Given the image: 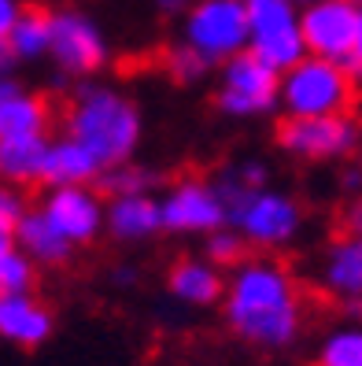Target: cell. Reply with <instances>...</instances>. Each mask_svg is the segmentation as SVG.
I'll list each match as a JSON object with an SVG mask.
<instances>
[{
	"mask_svg": "<svg viewBox=\"0 0 362 366\" xmlns=\"http://www.w3.org/2000/svg\"><path fill=\"white\" fill-rule=\"evenodd\" d=\"M222 315H226V326L244 344L263 352L288 348L303 326L300 289H296L292 274L281 263H270V259H248L233 267Z\"/></svg>",
	"mask_w": 362,
	"mask_h": 366,
	"instance_id": "cell-1",
	"label": "cell"
},
{
	"mask_svg": "<svg viewBox=\"0 0 362 366\" xmlns=\"http://www.w3.org/2000/svg\"><path fill=\"white\" fill-rule=\"evenodd\" d=\"M67 134L81 141L104 167L130 163L144 134L141 107L115 85L85 81L74 89L67 107Z\"/></svg>",
	"mask_w": 362,
	"mask_h": 366,
	"instance_id": "cell-2",
	"label": "cell"
},
{
	"mask_svg": "<svg viewBox=\"0 0 362 366\" xmlns=\"http://www.w3.org/2000/svg\"><path fill=\"white\" fill-rule=\"evenodd\" d=\"M355 100V74L348 63L307 56L281 74V112L285 119H322L344 115Z\"/></svg>",
	"mask_w": 362,
	"mask_h": 366,
	"instance_id": "cell-3",
	"label": "cell"
},
{
	"mask_svg": "<svg viewBox=\"0 0 362 366\" xmlns=\"http://www.w3.org/2000/svg\"><path fill=\"white\" fill-rule=\"evenodd\" d=\"M181 41L203 52L215 67L248 52L251 23L244 0H196L181 15Z\"/></svg>",
	"mask_w": 362,
	"mask_h": 366,
	"instance_id": "cell-4",
	"label": "cell"
},
{
	"mask_svg": "<svg viewBox=\"0 0 362 366\" xmlns=\"http://www.w3.org/2000/svg\"><path fill=\"white\" fill-rule=\"evenodd\" d=\"M218 112L229 119H259L281 107V71H273L255 52H241L229 63H222L218 93H215Z\"/></svg>",
	"mask_w": 362,
	"mask_h": 366,
	"instance_id": "cell-5",
	"label": "cell"
},
{
	"mask_svg": "<svg viewBox=\"0 0 362 366\" xmlns=\"http://www.w3.org/2000/svg\"><path fill=\"white\" fill-rule=\"evenodd\" d=\"M244 4H248V23H251L248 52H255L281 74L296 67L300 59H307L300 4H292V0H244Z\"/></svg>",
	"mask_w": 362,
	"mask_h": 366,
	"instance_id": "cell-6",
	"label": "cell"
},
{
	"mask_svg": "<svg viewBox=\"0 0 362 366\" xmlns=\"http://www.w3.org/2000/svg\"><path fill=\"white\" fill-rule=\"evenodd\" d=\"M278 148L292 159L307 163H336L362 148V126L351 112L322 115V119H281Z\"/></svg>",
	"mask_w": 362,
	"mask_h": 366,
	"instance_id": "cell-7",
	"label": "cell"
},
{
	"mask_svg": "<svg viewBox=\"0 0 362 366\" xmlns=\"http://www.w3.org/2000/svg\"><path fill=\"white\" fill-rule=\"evenodd\" d=\"M49 59L59 74L67 78H89L108 63V37L85 11H52V45Z\"/></svg>",
	"mask_w": 362,
	"mask_h": 366,
	"instance_id": "cell-8",
	"label": "cell"
},
{
	"mask_svg": "<svg viewBox=\"0 0 362 366\" xmlns=\"http://www.w3.org/2000/svg\"><path fill=\"white\" fill-rule=\"evenodd\" d=\"M358 8L362 0H318L300 8L307 56L348 63L358 49Z\"/></svg>",
	"mask_w": 362,
	"mask_h": 366,
	"instance_id": "cell-9",
	"label": "cell"
},
{
	"mask_svg": "<svg viewBox=\"0 0 362 366\" xmlns=\"http://www.w3.org/2000/svg\"><path fill=\"white\" fill-rule=\"evenodd\" d=\"M159 207H163V229L166 233H200V237H211L215 229L229 226V214H226V204L218 197L215 182H203V178H181L174 182L163 197H159Z\"/></svg>",
	"mask_w": 362,
	"mask_h": 366,
	"instance_id": "cell-10",
	"label": "cell"
},
{
	"mask_svg": "<svg viewBox=\"0 0 362 366\" xmlns=\"http://www.w3.org/2000/svg\"><path fill=\"white\" fill-rule=\"evenodd\" d=\"M303 226V211L281 189H259L241 211L233 229L244 233V241L255 248H288Z\"/></svg>",
	"mask_w": 362,
	"mask_h": 366,
	"instance_id": "cell-11",
	"label": "cell"
},
{
	"mask_svg": "<svg viewBox=\"0 0 362 366\" xmlns=\"http://www.w3.org/2000/svg\"><path fill=\"white\" fill-rule=\"evenodd\" d=\"M52 219V226L74 244H89L108 229V204L100 200L93 185H59L49 189L37 204Z\"/></svg>",
	"mask_w": 362,
	"mask_h": 366,
	"instance_id": "cell-12",
	"label": "cell"
},
{
	"mask_svg": "<svg viewBox=\"0 0 362 366\" xmlns=\"http://www.w3.org/2000/svg\"><path fill=\"white\" fill-rule=\"evenodd\" d=\"M56 330L52 311L34 292H0V337L15 348H41Z\"/></svg>",
	"mask_w": 362,
	"mask_h": 366,
	"instance_id": "cell-13",
	"label": "cell"
},
{
	"mask_svg": "<svg viewBox=\"0 0 362 366\" xmlns=\"http://www.w3.org/2000/svg\"><path fill=\"white\" fill-rule=\"evenodd\" d=\"M226 277L222 267H215L203 255V259H178L166 270V289L170 296L185 307H215L218 300H226Z\"/></svg>",
	"mask_w": 362,
	"mask_h": 366,
	"instance_id": "cell-14",
	"label": "cell"
},
{
	"mask_svg": "<svg viewBox=\"0 0 362 366\" xmlns=\"http://www.w3.org/2000/svg\"><path fill=\"white\" fill-rule=\"evenodd\" d=\"M49 137V104L19 81H0V141Z\"/></svg>",
	"mask_w": 362,
	"mask_h": 366,
	"instance_id": "cell-15",
	"label": "cell"
},
{
	"mask_svg": "<svg viewBox=\"0 0 362 366\" xmlns=\"http://www.w3.org/2000/svg\"><path fill=\"white\" fill-rule=\"evenodd\" d=\"M163 229V207L152 192H137V197H111L108 204V233L119 244H141L152 241Z\"/></svg>",
	"mask_w": 362,
	"mask_h": 366,
	"instance_id": "cell-16",
	"label": "cell"
},
{
	"mask_svg": "<svg viewBox=\"0 0 362 366\" xmlns=\"http://www.w3.org/2000/svg\"><path fill=\"white\" fill-rule=\"evenodd\" d=\"M322 285L329 296L344 304H362V237L348 233L329 244L326 263H322Z\"/></svg>",
	"mask_w": 362,
	"mask_h": 366,
	"instance_id": "cell-17",
	"label": "cell"
},
{
	"mask_svg": "<svg viewBox=\"0 0 362 366\" xmlns=\"http://www.w3.org/2000/svg\"><path fill=\"white\" fill-rule=\"evenodd\" d=\"M104 174V163L85 148L81 141H74L71 134H63L49 144V156H45V182L49 189H59V185H89V182H100Z\"/></svg>",
	"mask_w": 362,
	"mask_h": 366,
	"instance_id": "cell-18",
	"label": "cell"
},
{
	"mask_svg": "<svg viewBox=\"0 0 362 366\" xmlns=\"http://www.w3.org/2000/svg\"><path fill=\"white\" fill-rule=\"evenodd\" d=\"M11 241L23 248L37 267H67L71 255H74V248H78L74 241H67V237L52 226V219H49L41 207H34L26 219L15 226Z\"/></svg>",
	"mask_w": 362,
	"mask_h": 366,
	"instance_id": "cell-19",
	"label": "cell"
},
{
	"mask_svg": "<svg viewBox=\"0 0 362 366\" xmlns=\"http://www.w3.org/2000/svg\"><path fill=\"white\" fill-rule=\"evenodd\" d=\"M0 45H4V67L15 63H30V59H41L49 56V45H52V15L37 11V8H26L23 19L0 37Z\"/></svg>",
	"mask_w": 362,
	"mask_h": 366,
	"instance_id": "cell-20",
	"label": "cell"
},
{
	"mask_svg": "<svg viewBox=\"0 0 362 366\" xmlns=\"http://www.w3.org/2000/svg\"><path fill=\"white\" fill-rule=\"evenodd\" d=\"M49 137H15L0 141V174L11 185H37L45 174V156H49Z\"/></svg>",
	"mask_w": 362,
	"mask_h": 366,
	"instance_id": "cell-21",
	"label": "cell"
},
{
	"mask_svg": "<svg viewBox=\"0 0 362 366\" xmlns=\"http://www.w3.org/2000/svg\"><path fill=\"white\" fill-rule=\"evenodd\" d=\"M34 277H37V263L11 237H0V292H30Z\"/></svg>",
	"mask_w": 362,
	"mask_h": 366,
	"instance_id": "cell-22",
	"label": "cell"
},
{
	"mask_svg": "<svg viewBox=\"0 0 362 366\" xmlns=\"http://www.w3.org/2000/svg\"><path fill=\"white\" fill-rule=\"evenodd\" d=\"M215 67L203 52H196L193 45H185V41H178V45H170L166 56H163V71L174 78L178 85H200L207 78V71Z\"/></svg>",
	"mask_w": 362,
	"mask_h": 366,
	"instance_id": "cell-23",
	"label": "cell"
},
{
	"mask_svg": "<svg viewBox=\"0 0 362 366\" xmlns=\"http://www.w3.org/2000/svg\"><path fill=\"white\" fill-rule=\"evenodd\" d=\"M322 366H362V326H340L326 333L322 348H318Z\"/></svg>",
	"mask_w": 362,
	"mask_h": 366,
	"instance_id": "cell-24",
	"label": "cell"
},
{
	"mask_svg": "<svg viewBox=\"0 0 362 366\" xmlns=\"http://www.w3.org/2000/svg\"><path fill=\"white\" fill-rule=\"evenodd\" d=\"M152 185H156V174L148 167H137L134 159L119 167H104L100 174V189L108 197H137V192H152Z\"/></svg>",
	"mask_w": 362,
	"mask_h": 366,
	"instance_id": "cell-25",
	"label": "cell"
},
{
	"mask_svg": "<svg viewBox=\"0 0 362 366\" xmlns=\"http://www.w3.org/2000/svg\"><path fill=\"white\" fill-rule=\"evenodd\" d=\"M244 248H248L244 233L233 229V226L215 229V233L203 241V255H207L215 267H241V263H244Z\"/></svg>",
	"mask_w": 362,
	"mask_h": 366,
	"instance_id": "cell-26",
	"label": "cell"
},
{
	"mask_svg": "<svg viewBox=\"0 0 362 366\" xmlns=\"http://www.w3.org/2000/svg\"><path fill=\"white\" fill-rule=\"evenodd\" d=\"M215 189H218V197H222V204H226V214H229V226L241 219V211L248 207V200L255 197L259 189H251L241 174H237V167H229V170H222V174L215 178Z\"/></svg>",
	"mask_w": 362,
	"mask_h": 366,
	"instance_id": "cell-27",
	"label": "cell"
},
{
	"mask_svg": "<svg viewBox=\"0 0 362 366\" xmlns=\"http://www.w3.org/2000/svg\"><path fill=\"white\" fill-rule=\"evenodd\" d=\"M30 214L26 200H23V192H15V189H4L0 192V237H11L15 226L23 222Z\"/></svg>",
	"mask_w": 362,
	"mask_h": 366,
	"instance_id": "cell-28",
	"label": "cell"
},
{
	"mask_svg": "<svg viewBox=\"0 0 362 366\" xmlns=\"http://www.w3.org/2000/svg\"><path fill=\"white\" fill-rule=\"evenodd\" d=\"M237 174H241L251 189H266V182H270V167H266L263 159H244V163H237Z\"/></svg>",
	"mask_w": 362,
	"mask_h": 366,
	"instance_id": "cell-29",
	"label": "cell"
},
{
	"mask_svg": "<svg viewBox=\"0 0 362 366\" xmlns=\"http://www.w3.org/2000/svg\"><path fill=\"white\" fill-rule=\"evenodd\" d=\"M23 4H19V0H0V37H4L15 23H19V19H23Z\"/></svg>",
	"mask_w": 362,
	"mask_h": 366,
	"instance_id": "cell-30",
	"label": "cell"
},
{
	"mask_svg": "<svg viewBox=\"0 0 362 366\" xmlns=\"http://www.w3.org/2000/svg\"><path fill=\"white\" fill-rule=\"evenodd\" d=\"M152 4L159 8V15H185L188 8H193L188 0H152Z\"/></svg>",
	"mask_w": 362,
	"mask_h": 366,
	"instance_id": "cell-31",
	"label": "cell"
},
{
	"mask_svg": "<svg viewBox=\"0 0 362 366\" xmlns=\"http://www.w3.org/2000/svg\"><path fill=\"white\" fill-rule=\"evenodd\" d=\"M111 282L119 285V289H126V285H137V267H115V274H111Z\"/></svg>",
	"mask_w": 362,
	"mask_h": 366,
	"instance_id": "cell-32",
	"label": "cell"
},
{
	"mask_svg": "<svg viewBox=\"0 0 362 366\" xmlns=\"http://www.w3.org/2000/svg\"><path fill=\"white\" fill-rule=\"evenodd\" d=\"M340 182H344V189H348V192H358V189H362V167H358V163H355V167H348Z\"/></svg>",
	"mask_w": 362,
	"mask_h": 366,
	"instance_id": "cell-33",
	"label": "cell"
},
{
	"mask_svg": "<svg viewBox=\"0 0 362 366\" xmlns=\"http://www.w3.org/2000/svg\"><path fill=\"white\" fill-rule=\"evenodd\" d=\"M348 229L362 237V197H358V200L348 207Z\"/></svg>",
	"mask_w": 362,
	"mask_h": 366,
	"instance_id": "cell-34",
	"label": "cell"
},
{
	"mask_svg": "<svg viewBox=\"0 0 362 366\" xmlns=\"http://www.w3.org/2000/svg\"><path fill=\"white\" fill-rule=\"evenodd\" d=\"M355 56H362V8H358V49H355Z\"/></svg>",
	"mask_w": 362,
	"mask_h": 366,
	"instance_id": "cell-35",
	"label": "cell"
},
{
	"mask_svg": "<svg viewBox=\"0 0 362 366\" xmlns=\"http://www.w3.org/2000/svg\"><path fill=\"white\" fill-rule=\"evenodd\" d=\"M292 4H300V8H307V4H318V0H292Z\"/></svg>",
	"mask_w": 362,
	"mask_h": 366,
	"instance_id": "cell-36",
	"label": "cell"
},
{
	"mask_svg": "<svg viewBox=\"0 0 362 366\" xmlns=\"http://www.w3.org/2000/svg\"><path fill=\"white\" fill-rule=\"evenodd\" d=\"M358 167H362V148H358Z\"/></svg>",
	"mask_w": 362,
	"mask_h": 366,
	"instance_id": "cell-37",
	"label": "cell"
},
{
	"mask_svg": "<svg viewBox=\"0 0 362 366\" xmlns=\"http://www.w3.org/2000/svg\"><path fill=\"white\" fill-rule=\"evenodd\" d=\"M314 366H322V362H314Z\"/></svg>",
	"mask_w": 362,
	"mask_h": 366,
	"instance_id": "cell-38",
	"label": "cell"
}]
</instances>
